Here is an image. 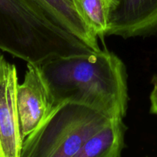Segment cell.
I'll list each match as a JSON object with an SVG mask.
<instances>
[{"mask_svg":"<svg viewBox=\"0 0 157 157\" xmlns=\"http://www.w3.org/2000/svg\"><path fill=\"white\" fill-rule=\"evenodd\" d=\"M0 50L37 64L94 52L49 19L34 0H0Z\"/></svg>","mask_w":157,"mask_h":157,"instance_id":"2","label":"cell"},{"mask_svg":"<svg viewBox=\"0 0 157 157\" xmlns=\"http://www.w3.org/2000/svg\"><path fill=\"white\" fill-rule=\"evenodd\" d=\"M73 9L89 32L104 41L115 8L113 0H70Z\"/></svg>","mask_w":157,"mask_h":157,"instance_id":"9","label":"cell"},{"mask_svg":"<svg viewBox=\"0 0 157 157\" xmlns=\"http://www.w3.org/2000/svg\"><path fill=\"white\" fill-rule=\"evenodd\" d=\"M147 157H148V156H147Z\"/></svg>","mask_w":157,"mask_h":157,"instance_id":"12","label":"cell"},{"mask_svg":"<svg viewBox=\"0 0 157 157\" xmlns=\"http://www.w3.org/2000/svg\"><path fill=\"white\" fill-rule=\"evenodd\" d=\"M112 117L75 103L58 104L26 136L20 157H73Z\"/></svg>","mask_w":157,"mask_h":157,"instance_id":"3","label":"cell"},{"mask_svg":"<svg viewBox=\"0 0 157 157\" xmlns=\"http://www.w3.org/2000/svg\"><path fill=\"white\" fill-rule=\"evenodd\" d=\"M127 130L123 118H112L88 138L73 157H121Z\"/></svg>","mask_w":157,"mask_h":157,"instance_id":"7","label":"cell"},{"mask_svg":"<svg viewBox=\"0 0 157 157\" xmlns=\"http://www.w3.org/2000/svg\"><path fill=\"white\" fill-rule=\"evenodd\" d=\"M17 104L24 139L38 128L56 107L38 64L27 63L24 81L17 87Z\"/></svg>","mask_w":157,"mask_h":157,"instance_id":"4","label":"cell"},{"mask_svg":"<svg viewBox=\"0 0 157 157\" xmlns=\"http://www.w3.org/2000/svg\"><path fill=\"white\" fill-rule=\"evenodd\" d=\"M107 36L124 38L150 36L157 32V0H113Z\"/></svg>","mask_w":157,"mask_h":157,"instance_id":"6","label":"cell"},{"mask_svg":"<svg viewBox=\"0 0 157 157\" xmlns=\"http://www.w3.org/2000/svg\"><path fill=\"white\" fill-rule=\"evenodd\" d=\"M55 24L85 43L94 52L101 50L98 38L85 27L75 13L70 0H34Z\"/></svg>","mask_w":157,"mask_h":157,"instance_id":"8","label":"cell"},{"mask_svg":"<svg viewBox=\"0 0 157 157\" xmlns=\"http://www.w3.org/2000/svg\"><path fill=\"white\" fill-rule=\"evenodd\" d=\"M153 88L150 94V112L152 114L157 115V76L153 78Z\"/></svg>","mask_w":157,"mask_h":157,"instance_id":"10","label":"cell"},{"mask_svg":"<svg viewBox=\"0 0 157 157\" xmlns=\"http://www.w3.org/2000/svg\"><path fill=\"white\" fill-rule=\"evenodd\" d=\"M5 60H6V58H4V55H3L0 52V69H1L2 65V64H3V62H4Z\"/></svg>","mask_w":157,"mask_h":157,"instance_id":"11","label":"cell"},{"mask_svg":"<svg viewBox=\"0 0 157 157\" xmlns=\"http://www.w3.org/2000/svg\"><path fill=\"white\" fill-rule=\"evenodd\" d=\"M55 106L70 102L110 117L124 118L128 108L125 64L113 52L55 56L38 64Z\"/></svg>","mask_w":157,"mask_h":157,"instance_id":"1","label":"cell"},{"mask_svg":"<svg viewBox=\"0 0 157 157\" xmlns=\"http://www.w3.org/2000/svg\"><path fill=\"white\" fill-rule=\"evenodd\" d=\"M18 74L5 60L0 69V157H20L24 137L17 104Z\"/></svg>","mask_w":157,"mask_h":157,"instance_id":"5","label":"cell"}]
</instances>
